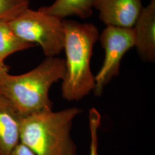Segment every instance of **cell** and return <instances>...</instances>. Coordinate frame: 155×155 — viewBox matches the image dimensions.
I'll return each mask as SVG.
<instances>
[{
  "label": "cell",
  "instance_id": "6da1fadb",
  "mask_svg": "<svg viewBox=\"0 0 155 155\" xmlns=\"http://www.w3.org/2000/svg\"><path fill=\"white\" fill-rule=\"evenodd\" d=\"M66 70L64 59L47 57L29 72L20 75H6L0 81V94L22 117L52 110L49 90L53 83L64 79Z\"/></svg>",
  "mask_w": 155,
  "mask_h": 155
},
{
  "label": "cell",
  "instance_id": "7a4b0ae2",
  "mask_svg": "<svg viewBox=\"0 0 155 155\" xmlns=\"http://www.w3.org/2000/svg\"><path fill=\"white\" fill-rule=\"evenodd\" d=\"M63 23L66 70L61 85L62 96L68 101H78L95 88L90 60L100 33L92 23H81L68 19H63Z\"/></svg>",
  "mask_w": 155,
  "mask_h": 155
},
{
  "label": "cell",
  "instance_id": "3957f363",
  "mask_svg": "<svg viewBox=\"0 0 155 155\" xmlns=\"http://www.w3.org/2000/svg\"><path fill=\"white\" fill-rule=\"evenodd\" d=\"M81 111L74 107L22 117L20 142L37 155H78L70 131L73 119Z\"/></svg>",
  "mask_w": 155,
  "mask_h": 155
},
{
  "label": "cell",
  "instance_id": "277c9868",
  "mask_svg": "<svg viewBox=\"0 0 155 155\" xmlns=\"http://www.w3.org/2000/svg\"><path fill=\"white\" fill-rule=\"evenodd\" d=\"M9 24L19 38L38 43L47 57H55L64 50L65 31L63 20L59 17L28 8Z\"/></svg>",
  "mask_w": 155,
  "mask_h": 155
},
{
  "label": "cell",
  "instance_id": "5b68a950",
  "mask_svg": "<svg viewBox=\"0 0 155 155\" xmlns=\"http://www.w3.org/2000/svg\"><path fill=\"white\" fill-rule=\"evenodd\" d=\"M105 57L99 72L95 77L94 92L100 96L104 87L111 79L120 74L122 57L135 46V34L133 28L107 26L99 36Z\"/></svg>",
  "mask_w": 155,
  "mask_h": 155
},
{
  "label": "cell",
  "instance_id": "8992f818",
  "mask_svg": "<svg viewBox=\"0 0 155 155\" xmlns=\"http://www.w3.org/2000/svg\"><path fill=\"white\" fill-rule=\"evenodd\" d=\"M94 8L106 26L133 28L143 7L141 0H95Z\"/></svg>",
  "mask_w": 155,
  "mask_h": 155
},
{
  "label": "cell",
  "instance_id": "52a82bcc",
  "mask_svg": "<svg viewBox=\"0 0 155 155\" xmlns=\"http://www.w3.org/2000/svg\"><path fill=\"white\" fill-rule=\"evenodd\" d=\"M135 47L144 61L155 60V0L143 8L133 27Z\"/></svg>",
  "mask_w": 155,
  "mask_h": 155
},
{
  "label": "cell",
  "instance_id": "ba28073f",
  "mask_svg": "<svg viewBox=\"0 0 155 155\" xmlns=\"http://www.w3.org/2000/svg\"><path fill=\"white\" fill-rule=\"evenodd\" d=\"M22 117L0 94V155H11L20 142Z\"/></svg>",
  "mask_w": 155,
  "mask_h": 155
},
{
  "label": "cell",
  "instance_id": "9c48e42d",
  "mask_svg": "<svg viewBox=\"0 0 155 155\" xmlns=\"http://www.w3.org/2000/svg\"><path fill=\"white\" fill-rule=\"evenodd\" d=\"M95 1V0H55L52 5L41 7L39 10L62 20L72 16L86 19L93 15Z\"/></svg>",
  "mask_w": 155,
  "mask_h": 155
},
{
  "label": "cell",
  "instance_id": "30bf717a",
  "mask_svg": "<svg viewBox=\"0 0 155 155\" xmlns=\"http://www.w3.org/2000/svg\"><path fill=\"white\" fill-rule=\"evenodd\" d=\"M35 45L19 38L12 29L9 21L0 20V59L4 61L12 54L33 47Z\"/></svg>",
  "mask_w": 155,
  "mask_h": 155
},
{
  "label": "cell",
  "instance_id": "8fae6325",
  "mask_svg": "<svg viewBox=\"0 0 155 155\" xmlns=\"http://www.w3.org/2000/svg\"><path fill=\"white\" fill-rule=\"evenodd\" d=\"M29 0H0V20L11 21L29 8Z\"/></svg>",
  "mask_w": 155,
  "mask_h": 155
},
{
  "label": "cell",
  "instance_id": "7c38bea8",
  "mask_svg": "<svg viewBox=\"0 0 155 155\" xmlns=\"http://www.w3.org/2000/svg\"><path fill=\"white\" fill-rule=\"evenodd\" d=\"M11 155H37L25 144L20 142L12 152Z\"/></svg>",
  "mask_w": 155,
  "mask_h": 155
},
{
  "label": "cell",
  "instance_id": "4fadbf2b",
  "mask_svg": "<svg viewBox=\"0 0 155 155\" xmlns=\"http://www.w3.org/2000/svg\"><path fill=\"white\" fill-rule=\"evenodd\" d=\"M91 137V142L90 146V155H98L97 146H98V138L95 136H93Z\"/></svg>",
  "mask_w": 155,
  "mask_h": 155
},
{
  "label": "cell",
  "instance_id": "5bb4252c",
  "mask_svg": "<svg viewBox=\"0 0 155 155\" xmlns=\"http://www.w3.org/2000/svg\"><path fill=\"white\" fill-rule=\"evenodd\" d=\"M9 67L5 64L4 61L0 59V81L8 74Z\"/></svg>",
  "mask_w": 155,
  "mask_h": 155
}]
</instances>
